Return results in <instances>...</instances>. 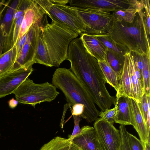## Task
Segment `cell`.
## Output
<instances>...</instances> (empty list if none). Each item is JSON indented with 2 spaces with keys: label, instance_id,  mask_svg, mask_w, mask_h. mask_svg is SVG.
Returning a JSON list of instances; mask_svg holds the SVG:
<instances>
[{
  "label": "cell",
  "instance_id": "e0dca14e",
  "mask_svg": "<svg viewBox=\"0 0 150 150\" xmlns=\"http://www.w3.org/2000/svg\"><path fill=\"white\" fill-rule=\"evenodd\" d=\"M129 98L122 96L116 99L115 105L118 107V111L115 120V123L125 126L132 125Z\"/></svg>",
  "mask_w": 150,
  "mask_h": 150
},
{
  "label": "cell",
  "instance_id": "3957f363",
  "mask_svg": "<svg viewBox=\"0 0 150 150\" xmlns=\"http://www.w3.org/2000/svg\"><path fill=\"white\" fill-rule=\"evenodd\" d=\"M52 82L56 88L63 93L69 106L76 103L84 105L81 117L89 122L96 120L100 112L96 108L91 95L70 69H57L53 75Z\"/></svg>",
  "mask_w": 150,
  "mask_h": 150
},
{
  "label": "cell",
  "instance_id": "ac0fdd59",
  "mask_svg": "<svg viewBox=\"0 0 150 150\" xmlns=\"http://www.w3.org/2000/svg\"><path fill=\"white\" fill-rule=\"evenodd\" d=\"M144 6V0H136L135 2L128 8L112 12L113 19L118 22L131 23L133 21L137 13Z\"/></svg>",
  "mask_w": 150,
  "mask_h": 150
},
{
  "label": "cell",
  "instance_id": "d590c367",
  "mask_svg": "<svg viewBox=\"0 0 150 150\" xmlns=\"http://www.w3.org/2000/svg\"><path fill=\"white\" fill-rule=\"evenodd\" d=\"M27 38V35L26 33L22 37L19 39L16 43L15 45L17 49L18 54L21 52L23 46L25 43Z\"/></svg>",
  "mask_w": 150,
  "mask_h": 150
},
{
  "label": "cell",
  "instance_id": "8d00e7d4",
  "mask_svg": "<svg viewBox=\"0 0 150 150\" xmlns=\"http://www.w3.org/2000/svg\"><path fill=\"white\" fill-rule=\"evenodd\" d=\"M11 0L8 1L6 4L2 8V7L0 8V25L1 23V18L2 15V13L3 11L6 9V7L8 6L9 3H10ZM3 49L2 45V44L1 41L0 33V55H1L3 53Z\"/></svg>",
  "mask_w": 150,
  "mask_h": 150
},
{
  "label": "cell",
  "instance_id": "30bf717a",
  "mask_svg": "<svg viewBox=\"0 0 150 150\" xmlns=\"http://www.w3.org/2000/svg\"><path fill=\"white\" fill-rule=\"evenodd\" d=\"M32 66L15 71H8L0 76V98L13 93L32 73Z\"/></svg>",
  "mask_w": 150,
  "mask_h": 150
},
{
  "label": "cell",
  "instance_id": "277c9868",
  "mask_svg": "<svg viewBox=\"0 0 150 150\" xmlns=\"http://www.w3.org/2000/svg\"><path fill=\"white\" fill-rule=\"evenodd\" d=\"M50 23L47 18L41 32L52 67H59L66 60L68 47L79 34L73 29L51 16Z\"/></svg>",
  "mask_w": 150,
  "mask_h": 150
},
{
  "label": "cell",
  "instance_id": "44dd1931",
  "mask_svg": "<svg viewBox=\"0 0 150 150\" xmlns=\"http://www.w3.org/2000/svg\"><path fill=\"white\" fill-rule=\"evenodd\" d=\"M18 54L15 45L0 55V76L11 70L16 61Z\"/></svg>",
  "mask_w": 150,
  "mask_h": 150
},
{
  "label": "cell",
  "instance_id": "74e56055",
  "mask_svg": "<svg viewBox=\"0 0 150 150\" xmlns=\"http://www.w3.org/2000/svg\"><path fill=\"white\" fill-rule=\"evenodd\" d=\"M18 103L17 100L13 98L9 101L8 104L10 108H13L17 106Z\"/></svg>",
  "mask_w": 150,
  "mask_h": 150
},
{
  "label": "cell",
  "instance_id": "2e32d148",
  "mask_svg": "<svg viewBox=\"0 0 150 150\" xmlns=\"http://www.w3.org/2000/svg\"><path fill=\"white\" fill-rule=\"evenodd\" d=\"M122 72L116 91V99L125 96L134 98V93L130 78L129 63L126 54Z\"/></svg>",
  "mask_w": 150,
  "mask_h": 150
},
{
  "label": "cell",
  "instance_id": "1f68e13d",
  "mask_svg": "<svg viewBox=\"0 0 150 150\" xmlns=\"http://www.w3.org/2000/svg\"><path fill=\"white\" fill-rule=\"evenodd\" d=\"M144 15L145 25L148 35L150 36V8L149 0H144Z\"/></svg>",
  "mask_w": 150,
  "mask_h": 150
},
{
  "label": "cell",
  "instance_id": "4316f807",
  "mask_svg": "<svg viewBox=\"0 0 150 150\" xmlns=\"http://www.w3.org/2000/svg\"><path fill=\"white\" fill-rule=\"evenodd\" d=\"M96 36L107 48L123 55L128 53L126 51L118 45L110 37L108 34Z\"/></svg>",
  "mask_w": 150,
  "mask_h": 150
},
{
  "label": "cell",
  "instance_id": "d6a6232c",
  "mask_svg": "<svg viewBox=\"0 0 150 150\" xmlns=\"http://www.w3.org/2000/svg\"><path fill=\"white\" fill-rule=\"evenodd\" d=\"M119 128L121 138V145L119 150H130L127 140L128 132L125 126L120 125Z\"/></svg>",
  "mask_w": 150,
  "mask_h": 150
},
{
  "label": "cell",
  "instance_id": "8992f818",
  "mask_svg": "<svg viewBox=\"0 0 150 150\" xmlns=\"http://www.w3.org/2000/svg\"><path fill=\"white\" fill-rule=\"evenodd\" d=\"M62 5L75 13L82 20L85 25L86 34L94 35L109 34L113 21L110 12L97 9Z\"/></svg>",
  "mask_w": 150,
  "mask_h": 150
},
{
  "label": "cell",
  "instance_id": "cb8c5ba5",
  "mask_svg": "<svg viewBox=\"0 0 150 150\" xmlns=\"http://www.w3.org/2000/svg\"><path fill=\"white\" fill-rule=\"evenodd\" d=\"M34 62L35 63L47 66L52 67L42 37L41 28L37 41L34 57Z\"/></svg>",
  "mask_w": 150,
  "mask_h": 150
},
{
  "label": "cell",
  "instance_id": "6da1fadb",
  "mask_svg": "<svg viewBox=\"0 0 150 150\" xmlns=\"http://www.w3.org/2000/svg\"><path fill=\"white\" fill-rule=\"evenodd\" d=\"M66 60L70 61V69L89 91L101 112L115 105L116 98L106 88V81L98 60L87 51L80 38L69 43Z\"/></svg>",
  "mask_w": 150,
  "mask_h": 150
},
{
  "label": "cell",
  "instance_id": "7402d4cb",
  "mask_svg": "<svg viewBox=\"0 0 150 150\" xmlns=\"http://www.w3.org/2000/svg\"><path fill=\"white\" fill-rule=\"evenodd\" d=\"M125 59V55L108 49L106 60L116 73L119 81L122 73Z\"/></svg>",
  "mask_w": 150,
  "mask_h": 150
},
{
  "label": "cell",
  "instance_id": "7a4b0ae2",
  "mask_svg": "<svg viewBox=\"0 0 150 150\" xmlns=\"http://www.w3.org/2000/svg\"><path fill=\"white\" fill-rule=\"evenodd\" d=\"M144 7V5L131 23L113 19L108 35L118 45L128 53L150 55V36L145 25Z\"/></svg>",
  "mask_w": 150,
  "mask_h": 150
},
{
  "label": "cell",
  "instance_id": "ffe728a7",
  "mask_svg": "<svg viewBox=\"0 0 150 150\" xmlns=\"http://www.w3.org/2000/svg\"><path fill=\"white\" fill-rule=\"evenodd\" d=\"M20 0L13 1L7 9L5 15L0 25L1 41L8 35L11 27L14 14L20 2Z\"/></svg>",
  "mask_w": 150,
  "mask_h": 150
},
{
  "label": "cell",
  "instance_id": "836d02e7",
  "mask_svg": "<svg viewBox=\"0 0 150 150\" xmlns=\"http://www.w3.org/2000/svg\"><path fill=\"white\" fill-rule=\"evenodd\" d=\"M74 124V127L73 132L71 135H69V139L72 141V139L81 131V128H80L79 123L81 120V117L80 116L72 115Z\"/></svg>",
  "mask_w": 150,
  "mask_h": 150
},
{
  "label": "cell",
  "instance_id": "d4e9b609",
  "mask_svg": "<svg viewBox=\"0 0 150 150\" xmlns=\"http://www.w3.org/2000/svg\"><path fill=\"white\" fill-rule=\"evenodd\" d=\"M99 66L105 78L107 83L113 87L116 91L119 88V81L117 76L106 61H98Z\"/></svg>",
  "mask_w": 150,
  "mask_h": 150
},
{
  "label": "cell",
  "instance_id": "83f0119b",
  "mask_svg": "<svg viewBox=\"0 0 150 150\" xmlns=\"http://www.w3.org/2000/svg\"><path fill=\"white\" fill-rule=\"evenodd\" d=\"M33 1L31 0H20L14 14L10 30H11L13 28L16 20L20 17L25 14V11L31 4Z\"/></svg>",
  "mask_w": 150,
  "mask_h": 150
},
{
  "label": "cell",
  "instance_id": "d6986e66",
  "mask_svg": "<svg viewBox=\"0 0 150 150\" xmlns=\"http://www.w3.org/2000/svg\"><path fill=\"white\" fill-rule=\"evenodd\" d=\"M39 150H82L69 139L56 137L45 144Z\"/></svg>",
  "mask_w": 150,
  "mask_h": 150
},
{
  "label": "cell",
  "instance_id": "484cf974",
  "mask_svg": "<svg viewBox=\"0 0 150 150\" xmlns=\"http://www.w3.org/2000/svg\"><path fill=\"white\" fill-rule=\"evenodd\" d=\"M143 62L142 73L144 83V93L147 96H150V55H143Z\"/></svg>",
  "mask_w": 150,
  "mask_h": 150
},
{
  "label": "cell",
  "instance_id": "5bb4252c",
  "mask_svg": "<svg viewBox=\"0 0 150 150\" xmlns=\"http://www.w3.org/2000/svg\"><path fill=\"white\" fill-rule=\"evenodd\" d=\"M87 51L98 61H106L107 48L95 35L84 33L80 36Z\"/></svg>",
  "mask_w": 150,
  "mask_h": 150
},
{
  "label": "cell",
  "instance_id": "9a60e30c",
  "mask_svg": "<svg viewBox=\"0 0 150 150\" xmlns=\"http://www.w3.org/2000/svg\"><path fill=\"white\" fill-rule=\"evenodd\" d=\"M45 14L35 0H33L25 13L17 41L27 32L33 24L43 20Z\"/></svg>",
  "mask_w": 150,
  "mask_h": 150
},
{
  "label": "cell",
  "instance_id": "9c48e42d",
  "mask_svg": "<svg viewBox=\"0 0 150 150\" xmlns=\"http://www.w3.org/2000/svg\"><path fill=\"white\" fill-rule=\"evenodd\" d=\"M136 0H68L70 6L78 8L97 9L110 12L128 8Z\"/></svg>",
  "mask_w": 150,
  "mask_h": 150
},
{
  "label": "cell",
  "instance_id": "8fae6325",
  "mask_svg": "<svg viewBox=\"0 0 150 150\" xmlns=\"http://www.w3.org/2000/svg\"><path fill=\"white\" fill-rule=\"evenodd\" d=\"M27 35L25 43L18 54L16 61L10 71L28 68L35 64L34 57L39 35L37 32L31 29L28 30Z\"/></svg>",
  "mask_w": 150,
  "mask_h": 150
},
{
  "label": "cell",
  "instance_id": "7c38bea8",
  "mask_svg": "<svg viewBox=\"0 0 150 150\" xmlns=\"http://www.w3.org/2000/svg\"><path fill=\"white\" fill-rule=\"evenodd\" d=\"M72 141L82 150H102L94 127L85 126Z\"/></svg>",
  "mask_w": 150,
  "mask_h": 150
},
{
  "label": "cell",
  "instance_id": "603a6c76",
  "mask_svg": "<svg viewBox=\"0 0 150 150\" xmlns=\"http://www.w3.org/2000/svg\"><path fill=\"white\" fill-rule=\"evenodd\" d=\"M129 65L130 78L133 89L134 99L138 103L140 102L141 98L144 93V89L139 81L135 73L132 56L130 52L126 54Z\"/></svg>",
  "mask_w": 150,
  "mask_h": 150
},
{
  "label": "cell",
  "instance_id": "4dcf8cb0",
  "mask_svg": "<svg viewBox=\"0 0 150 150\" xmlns=\"http://www.w3.org/2000/svg\"><path fill=\"white\" fill-rule=\"evenodd\" d=\"M127 137L130 150H144V144L140 139L128 132Z\"/></svg>",
  "mask_w": 150,
  "mask_h": 150
},
{
  "label": "cell",
  "instance_id": "ab89813d",
  "mask_svg": "<svg viewBox=\"0 0 150 150\" xmlns=\"http://www.w3.org/2000/svg\"><path fill=\"white\" fill-rule=\"evenodd\" d=\"M7 1L6 2L5 1V0H3L0 1V8L2 7L3 6L5 5Z\"/></svg>",
  "mask_w": 150,
  "mask_h": 150
},
{
  "label": "cell",
  "instance_id": "52a82bcc",
  "mask_svg": "<svg viewBox=\"0 0 150 150\" xmlns=\"http://www.w3.org/2000/svg\"><path fill=\"white\" fill-rule=\"evenodd\" d=\"M35 1L45 14L53 17L70 27L80 36L85 33V25L82 20L75 13L62 4L53 3L50 0Z\"/></svg>",
  "mask_w": 150,
  "mask_h": 150
},
{
  "label": "cell",
  "instance_id": "60d3db41",
  "mask_svg": "<svg viewBox=\"0 0 150 150\" xmlns=\"http://www.w3.org/2000/svg\"></svg>",
  "mask_w": 150,
  "mask_h": 150
},
{
  "label": "cell",
  "instance_id": "e575fe53",
  "mask_svg": "<svg viewBox=\"0 0 150 150\" xmlns=\"http://www.w3.org/2000/svg\"><path fill=\"white\" fill-rule=\"evenodd\" d=\"M72 107V108L70 106H69V107L72 115L80 116L82 115L84 109L83 105L81 103H76Z\"/></svg>",
  "mask_w": 150,
  "mask_h": 150
},
{
  "label": "cell",
  "instance_id": "5b68a950",
  "mask_svg": "<svg viewBox=\"0 0 150 150\" xmlns=\"http://www.w3.org/2000/svg\"><path fill=\"white\" fill-rule=\"evenodd\" d=\"M13 93L15 94L18 102L35 108L38 104L52 101L59 93L52 84L47 82L36 83L28 78Z\"/></svg>",
  "mask_w": 150,
  "mask_h": 150
},
{
  "label": "cell",
  "instance_id": "f35d334b",
  "mask_svg": "<svg viewBox=\"0 0 150 150\" xmlns=\"http://www.w3.org/2000/svg\"><path fill=\"white\" fill-rule=\"evenodd\" d=\"M144 150H150V143L148 141L145 142L144 143Z\"/></svg>",
  "mask_w": 150,
  "mask_h": 150
},
{
  "label": "cell",
  "instance_id": "4fadbf2b",
  "mask_svg": "<svg viewBox=\"0 0 150 150\" xmlns=\"http://www.w3.org/2000/svg\"><path fill=\"white\" fill-rule=\"evenodd\" d=\"M129 102L132 125L137 132L140 140L144 144L146 142H150V133L148 131L137 101L134 98H129Z\"/></svg>",
  "mask_w": 150,
  "mask_h": 150
},
{
  "label": "cell",
  "instance_id": "f1b7e54d",
  "mask_svg": "<svg viewBox=\"0 0 150 150\" xmlns=\"http://www.w3.org/2000/svg\"><path fill=\"white\" fill-rule=\"evenodd\" d=\"M138 103L146 125L148 116L150 115V96H147L144 93L140 102Z\"/></svg>",
  "mask_w": 150,
  "mask_h": 150
},
{
  "label": "cell",
  "instance_id": "f546056e",
  "mask_svg": "<svg viewBox=\"0 0 150 150\" xmlns=\"http://www.w3.org/2000/svg\"><path fill=\"white\" fill-rule=\"evenodd\" d=\"M118 111V107L115 105L113 108L109 109L104 112H100L99 116L101 120L112 124L115 122L116 115Z\"/></svg>",
  "mask_w": 150,
  "mask_h": 150
},
{
  "label": "cell",
  "instance_id": "ba28073f",
  "mask_svg": "<svg viewBox=\"0 0 150 150\" xmlns=\"http://www.w3.org/2000/svg\"><path fill=\"white\" fill-rule=\"evenodd\" d=\"M93 125L102 150H119L120 132L113 124L99 118L96 120Z\"/></svg>",
  "mask_w": 150,
  "mask_h": 150
}]
</instances>
